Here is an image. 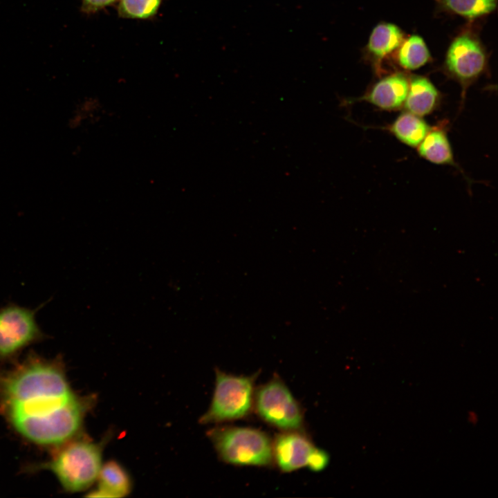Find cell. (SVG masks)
I'll list each match as a JSON object with an SVG mask.
<instances>
[{"label":"cell","instance_id":"obj_17","mask_svg":"<svg viewBox=\"0 0 498 498\" xmlns=\"http://www.w3.org/2000/svg\"><path fill=\"white\" fill-rule=\"evenodd\" d=\"M442 6L462 17L473 19L492 12L497 0H441Z\"/></svg>","mask_w":498,"mask_h":498},{"label":"cell","instance_id":"obj_11","mask_svg":"<svg viewBox=\"0 0 498 498\" xmlns=\"http://www.w3.org/2000/svg\"><path fill=\"white\" fill-rule=\"evenodd\" d=\"M439 98L437 89L427 78L415 76L409 82L403 105L408 112L422 117L434 110Z\"/></svg>","mask_w":498,"mask_h":498},{"label":"cell","instance_id":"obj_18","mask_svg":"<svg viewBox=\"0 0 498 498\" xmlns=\"http://www.w3.org/2000/svg\"><path fill=\"white\" fill-rule=\"evenodd\" d=\"M162 0H119L120 17L127 19H146L158 12Z\"/></svg>","mask_w":498,"mask_h":498},{"label":"cell","instance_id":"obj_14","mask_svg":"<svg viewBox=\"0 0 498 498\" xmlns=\"http://www.w3.org/2000/svg\"><path fill=\"white\" fill-rule=\"evenodd\" d=\"M417 147L419 154L427 160L440 165H454L448 138L441 129H430Z\"/></svg>","mask_w":498,"mask_h":498},{"label":"cell","instance_id":"obj_8","mask_svg":"<svg viewBox=\"0 0 498 498\" xmlns=\"http://www.w3.org/2000/svg\"><path fill=\"white\" fill-rule=\"evenodd\" d=\"M317 448L304 431H282L273 439L274 464L284 472L308 467Z\"/></svg>","mask_w":498,"mask_h":498},{"label":"cell","instance_id":"obj_19","mask_svg":"<svg viewBox=\"0 0 498 498\" xmlns=\"http://www.w3.org/2000/svg\"><path fill=\"white\" fill-rule=\"evenodd\" d=\"M329 461V454L317 448L310 459L308 468L315 472L321 471L326 467Z\"/></svg>","mask_w":498,"mask_h":498},{"label":"cell","instance_id":"obj_13","mask_svg":"<svg viewBox=\"0 0 498 498\" xmlns=\"http://www.w3.org/2000/svg\"><path fill=\"white\" fill-rule=\"evenodd\" d=\"M104 113L102 101L95 96H86L73 105L66 118V126L72 131L81 130L98 122Z\"/></svg>","mask_w":498,"mask_h":498},{"label":"cell","instance_id":"obj_4","mask_svg":"<svg viewBox=\"0 0 498 498\" xmlns=\"http://www.w3.org/2000/svg\"><path fill=\"white\" fill-rule=\"evenodd\" d=\"M259 374L236 376L216 369L212 400L199 423H221L250 415L254 409L255 382Z\"/></svg>","mask_w":498,"mask_h":498},{"label":"cell","instance_id":"obj_10","mask_svg":"<svg viewBox=\"0 0 498 498\" xmlns=\"http://www.w3.org/2000/svg\"><path fill=\"white\" fill-rule=\"evenodd\" d=\"M97 487L88 494L92 497H124L131 492L132 480L126 469L118 461L102 463L97 478Z\"/></svg>","mask_w":498,"mask_h":498},{"label":"cell","instance_id":"obj_5","mask_svg":"<svg viewBox=\"0 0 498 498\" xmlns=\"http://www.w3.org/2000/svg\"><path fill=\"white\" fill-rule=\"evenodd\" d=\"M254 409L261 420L281 431H304L302 409L278 376L255 389Z\"/></svg>","mask_w":498,"mask_h":498},{"label":"cell","instance_id":"obj_16","mask_svg":"<svg viewBox=\"0 0 498 498\" xmlns=\"http://www.w3.org/2000/svg\"><path fill=\"white\" fill-rule=\"evenodd\" d=\"M430 53L423 39L418 35H412L402 42L398 52L399 64L407 70H414L425 64Z\"/></svg>","mask_w":498,"mask_h":498},{"label":"cell","instance_id":"obj_6","mask_svg":"<svg viewBox=\"0 0 498 498\" xmlns=\"http://www.w3.org/2000/svg\"><path fill=\"white\" fill-rule=\"evenodd\" d=\"M43 336L35 310L15 304L0 308V357L10 356Z\"/></svg>","mask_w":498,"mask_h":498},{"label":"cell","instance_id":"obj_9","mask_svg":"<svg viewBox=\"0 0 498 498\" xmlns=\"http://www.w3.org/2000/svg\"><path fill=\"white\" fill-rule=\"evenodd\" d=\"M409 89V81L402 73H394L382 78L362 97L383 110H395L404 104Z\"/></svg>","mask_w":498,"mask_h":498},{"label":"cell","instance_id":"obj_7","mask_svg":"<svg viewBox=\"0 0 498 498\" xmlns=\"http://www.w3.org/2000/svg\"><path fill=\"white\" fill-rule=\"evenodd\" d=\"M486 54L479 41L468 34L456 37L448 50L445 66L463 86L474 80L484 70Z\"/></svg>","mask_w":498,"mask_h":498},{"label":"cell","instance_id":"obj_3","mask_svg":"<svg viewBox=\"0 0 498 498\" xmlns=\"http://www.w3.org/2000/svg\"><path fill=\"white\" fill-rule=\"evenodd\" d=\"M207 436L219 459L234 465L269 467L274 465L273 439L252 427L216 426Z\"/></svg>","mask_w":498,"mask_h":498},{"label":"cell","instance_id":"obj_1","mask_svg":"<svg viewBox=\"0 0 498 498\" xmlns=\"http://www.w3.org/2000/svg\"><path fill=\"white\" fill-rule=\"evenodd\" d=\"M95 400L77 396L57 365L36 358L0 379L6 418L21 436L40 445H59L75 436Z\"/></svg>","mask_w":498,"mask_h":498},{"label":"cell","instance_id":"obj_15","mask_svg":"<svg viewBox=\"0 0 498 498\" xmlns=\"http://www.w3.org/2000/svg\"><path fill=\"white\" fill-rule=\"evenodd\" d=\"M389 129L400 141L411 147H417L430 130L421 117L408 111L398 116Z\"/></svg>","mask_w":498,"mask_h":498},{"label":"cell","instance_id":"obj_12","mask_svg":"<svg viewBox=\"0 0 498 498\" xmlns=\"http://www.w3.org/2000/svg\"><path fill=\"white\" fill-rule=\"evenodd\" d=\"M403 33L396 25L381 23L372 30L367 44V51L377 59H382L399 48Z\"/></svg>","mask_w":498,"mask_h":498},{"label":"cell","instance_id":"obj_20","mask_svg":"<svg viewBox=\"0 0 498 498\" xmlns=\"http://www.w3.org/2000/svg\"><path fill=\"white\" fill-rule=\"evenodd\" d=\"M118 0H82L81 10L86 14L95 13Z\"/></svg>","mask_w":498,"mask_h":498},{"label":"cell","instance_id":"obj_2","mask_svg":"<svg viewBox=\"0 0 498 498\" xmlns=\"http://www.w3.org/2000/svg\"><path fill=\"white\" fill-rule=\"evenodd\" d=\"M110 437L107 434L100 442L82 437L71 439L44 467L55 474L66 490H85L97 480L103 450Z\"/></svg>","mask_w":498,"mask_h":498}]
</instances>
